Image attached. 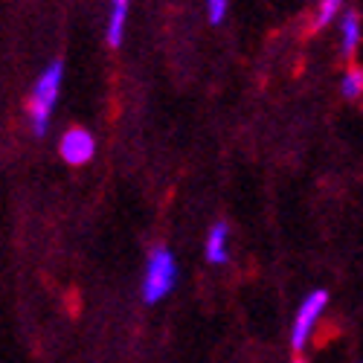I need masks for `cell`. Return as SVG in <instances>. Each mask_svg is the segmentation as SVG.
Returning a JSON list of instances; mask_svg holds the SVG:
<instances>
[{
  "label": "cell",
  "mask_w": 363,
  "mask_h": 363,
  "mask_svg": "<svg viewBox=\"0 0 363 363\" xmlns=\"http://www.w3.org/2000/svg\"><path fill=\"white\" fill-rule=\"evenodd\" d=\"M62 79H65V65L62 62H52L41 76H38V84L33 87V96H29V119H33V131L35 137H44L47 125H50V116H52V108L58 102V90H62Z\"/></svg>",
  "instance_id": "6da1fadb"
},
{
  "label": "cell",
  "mask_w": 363,
  "mask_h": 363,
  "mask_svg": "<svg viewBox=\"0 0 363 363\" xmlns=\"http://www.w3.org/2000/svg\"><path fill=\"white\" fill-rule=\"evenodd\" d=\"M177 282V262L172 256L169 247H157L148 259V267H145V285H143V296L148 306L160 302Z\"/></svg>",
  "instance_id": "7a4b0ae2"
},
{
  "label": "cell",
  "mask_w": 363,
  "mask_h": 363,
  "mask_svg": "<svg viewBox=\"0 0 363 363\" xmlns=\"http://www.w3.org/2000/svg\"><path fill=\"white\" fill-rule=\"evenodd\" d=\"M325 306H328V294H325V291H311V294L306 296V302L299 306V314H296V320H294V337H291L294 352L306 349L308 335H311V325H314L317 317L325 311Z\"/></svg>",
  "instance_id": "3957f363"
},
{
  "label": "cell",
  "mask_w": 363,
  "mask_h": 363,
  "mask_svg": "<svg viewBox=\"0 0 363 363\" xmlns=\"http://www.w3.org/2000/svg\"><path fill=\"white\" fill-rule=\"evenodd\" d=\"M58 148H62L65 163L84 166V163L94 160V155H96V140H94V134L84 131V128H70L62 137V145H58Z\"/></svg>",
  "instance_id": "277c9868"
},
{
  "label": "cell",
  "mask_w": 363,
  "mask_h": 363,
  "mask_svg": "<svg viewBox=\"0 0 363 363\" xmlns=\"http://www.w3.org/2000/svg\"><path fill=\"white\" fill-rule=\"evenodd\" d=\"M227 238H230V227L224 221H218L206 235V259L213 264H227L230 250H227Z\"/></svg>",
  "instance_id": "5b68a950"
},
{
  "label": "cell",
  "mask_w": 363,
  "mask_h": 363,
  "mask_svg": "<svg viewBox=\"0 0 363 363\" xmlns=\"http://www.w3.org/2000/svg\"><path fill=\"white\" fill-rule=\"evenodd\" d=\"M125 18H128V0H111V21H108V44L116 50L123 47L125 35Z\"/></svg>",
  "instance_id": "8992f818"
},
{
  "label": "cell",
  "mask_w": 363,
  "mask_h": 363,
  "mask_svg": "<svg viewBox=\"0 0 363 363\" xmlns=\"http://www.w3.org/2000/svg\"><path fill=\"white\" fill-rule=\"evenodd\" d=\"M357 41H360V15L346 12L343 15V55H354Z\"/></svg>",
  "instance_id": "52a82bcc"
},
{
  "label": "cell",
  "mask_w": 363,
  "mask_h": 363,
  "mask_svg": "<svg viewBox=\"0 0 363 363\" xmlns=\"http://www.w3.org/2000/svg\"><path fill=\"white\" fill-rule=\"evenodd\" d=\"M337 9H343V0H320V6H317V18H314V23H311V33L323 29L331 18L337 15Z\"/></svg>",
  "instance_id": "ba28073f"
},
{
  "label": "cell",
  "mask_w": 363,
  "mask_h": 363,
  "mask_svg": "<svg viewBox=\"0 0 363 363\" xmlns=\"http://www.w3.org/2000/svg\"><path fill=\"white\" fill-rule=\"evenodd\" d=\"M360 94H363V73H360V67H352L343 76V96L346 99H360Z\"/></svg>",
  "instance_id": "9c48e42d"
},
{
  "label": "cell",
  "mask_w": 363,
  "mask_h": 363,
  "mask_svg": "<svg viewBox=\"0 0 363 363\" xmlns=\"http://www.w3.org/2000/svg\"><path fill=\"white\" fill-rule=\"evenodd\" d=\"M206 9H209V21L221 23L224 21V12H227V0H206Z\"/></svg>",
  "instance_id": "30bf717a"
},
{
  "label": "cell",
  "mask_w": 363,
  "mask_h": 363,
  "mask_svg": "<svg viewBox=\"0 0 363 363\" xmlns=\"http://www.w3.org/2000/svg\"><path fill=\"white\" fill-rule=\"evenodd\" d=\"M294 363H306V360H302V357H296V360H294Z\"/></svg>",
  "instance_id": "8fae6325"
}]
</instances>
